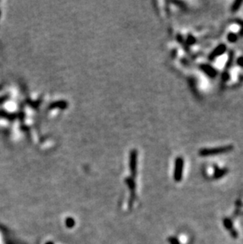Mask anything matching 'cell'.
<instances>
[{
	"instance_id": "obj_1",
	"label": "cell",
	"mask_w": 243,
	"mask_h": 244,
	"mask_svg": "<svg viewBox=\"0 0 243 244\" xmlns=\"http://www.w3.org/2000/svg\"><path fill=\"white\" fill-rule=\"evenodd\" d=\"M233 149V146L231 145H223V146L209 147V148H204L200 149L199 155L201 156H214V155L223 154V153H228L229 151Z\"/></svg>"
},
{
	"instance_id": "obj_2",
	"label": "cell",
	"mask_w": 243,
	"mask_h": 244,
	"mask_svg": "<svg viewBox=\"0 0 243 244\" xmlns=\"http://www.w3.org/2000/svg\"><path fill=\"white\" fill-rule=\"evenodd\" d=\"M183 166H184L183 159L182 157H178L175 160V173H174V178H175V180L176 182H179L182 180Z\"/></svg>"
},
{
	"instance_id": "obj_3",
	"label": "cell",
	"mask_w": 243,
	"mask_h": 244,
	"mask_svg": "<svg viewBox=\"0 0 243 244\" xmlns=\"http://www.w3.org/2000/svg\"><path fill=\"white\" fill-rule=\"evenodd\" d=\"M223 223H224V225H225V227H226L227 229H230L232 228V223L229 219L224 220Z\"/></svg>"
}]
</instances>
